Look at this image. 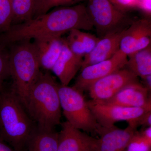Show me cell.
<instances>
[{"instance_id": "obj_1", "label": "cell", "mask_w": 151, "mask_h": 151, "mask_svg": "<svg viewBox=\"0 0 151 151\" xmlns=\"http://www.w3.org/2000/svg\"><path fill=\"white\" fill-rule=\"evenodd\" d=\"M93 28L84 4L61 6L12 26L8 31L0 35V44L4 46L32 39L61 37L73 29L88 31Z\"/></svg>"}, {"instance_id": "obj_2", "label": "cell", "mask_w": 151, "mask_h": 151, "mask_svg": "<svg viewBox=\"0 0 151 151\" xmlns=\"http://www.w3.org/2000/svg\"><path fill=\"white\" fill-rule=\"evenodd\" d=\"M37 126L12 88L0 92V139L17 151H27Z\"/></svg>"}, {"instance_id": "obj_3", "label": "cell", "mask_w": 151, "mask_h": 151, "mask_svg": "<svg viewBox=\"0 0 151 151\" xmlns=\"http://www.w3.org/2000/svg\"><path fill=\"white\" fill-rule=\"evenodd\" d=\"M26 110L40 129H54L60 123L58 84L49 71H41L29 92Z\"/></svg>"}, {"instance_id": "obj_4", "label": "cell", "mask_w": 151, "mask_h": 151, "mask_svg": "<svg viewBox=\"0 0 151 151\" xmlns=\"http://www.w3.org/2000/svg\"><path fill=\"white\" fill-rule=\"evenodd\" d=\"M14 43L9 52L12 88L26 109L29 92L39 76L40 68L32 42L24 40Z\"/></svg>"}, {"instance_id": "obj_5", "label": "cell", "mask_w": 151, "mask_h": 151, "mask_svg": "<svg viewBox=\"0 0 151 151\" xmlns=\"http://www.w3.org/2000/svg\"><path fill=\"white\" fill-rule=\"evenodd\" d=\"M58 93L67 122L81 131L97 133L101 126L89 108L83 92L73 87L58 84Z\"/></svg>"}, {"instance_id": "obj_6", "label": "cell", "mask_w": 151, "mask_h": 151, "mask_svg": "<svg viewBox=\"0 0 151 151\" xmlns=\"http://www.w3.org/2000/svg\"><path fill=\"white\" fill-rule=\"evenodd\" d=\"M87 13L100 38L126 28L130 24L126 13L109 0H88Z\"/></svg>"}, {"instance_id": "obj_7", "label": "cell", "mask_w": 151, "mask_h": 151, "mask_svg": "<svg viewBox=\"0 0 151 151\" xmlns=\"http://www.w3.org/2000/svg\"><path fill=\"white\" fill-rule=\"evenodd\" d=\"M87 104L97 123L105 128L113 127L120 121H126L129 126L137 129L143 115L151 111L147 108H128L92 100L87 101Z\"/></svg>"}, {"instance_id": "obj_8", "label": "cell", "mask_w": 151, "mask_h": 151, "mask_svg": "<svg viewBox=\"0 0 151 151\" xmlns=\"http://www.w3.org/2000/svg\"><path fill=\"white\" fill-rule=\"evenodd\" d=\"M138 82V77L124 68L97 80L88 91L92 100L103 102L111 99L125 86Z\"/></svg>"}, {"instance_id": "obj_9", "label": "cell", "mask_w": 151, "mask_h": 151, "mask_svg": "<svg viewBox=\"0 0 151 151\" xmlns=\"http://www.w3.org/2000/svg\"><path fill=\"white\" fill-rule=\"evenodd\" d=\"M128 56L120 50L111 58L81 69L73 87L83 92L97 80L126 66Z\"/></svg>"}, {"instance_id": "obj_10", "label": "cell", "mask_w": 151, "mask_h": 151, "mask_svg": "<svg viewBox=\"0 0 151 151\" xmlns=\"http://www.w3.org/2000/svg\"><path fill=\"white\" fill-rule=\"evenodd\" d=\"M151 22L142 19L132 22L125 30L120 50L127 56L151 45Z\"/></svg>"}, {"instance_id": "obj_11", "label": "cell", "mask_w": 151, "mask_h": 151, "mask_svg": "<svg viewBox=\"0 0 151 151\" xmlns=\"http://www.w3.org/2000/svg\"><path fill=\"white\" fill-rule=\"evenodd\" d=\"M97 139L73 127L68 122L61 124L57 151H90L97 149Z\"/></svg>"}, {"instance_id": "obj_12", "label": "cell", "mask_w": 151, "mask_h": 151, "mask_svg": "<svg viewBox=\"0 0 151 151\" xmlns=\"http://www.w3.org/2000/svg\"><path fill=\"white\" fill-rule=\"evenodd\" d=\"M149 92L142 84L138 82L125 86L111 99L103 102L128 108L151 109Z\"/></svg>"}, {"instance_id": "obj_13", "label": "cell", "mask_w": 151, "mask_h": 151, "mask_svg": "<svg viewBox=\"0 0 151 151\" xmlns=\"http://www.w3.org/2000/svg\"><path fill=\"white\" fill-rule=\"evenodd\" d=\"M136 129L128 126L126 129H119L114 125L109 128L100 127L97 132L98 151H124Z\"/></svg>"}, {"instance_id": "obj_14", "label": "cell", "mask_w": 151, "mask_h": 151, "mask_svg": "<svg viewBox=\"0 0 151 151\" xmlns=\"http://www.w3.org/2000/svg\"><path fill=\"white\" fill-rule=\"evenodd\" d=\"M126 28L100 38L94 49L83 58L81 69L111 58L120 50V42Z\"/></svg>"}, {"instance_id": "obj_15", "label": "cell", "mask_w": 151, "mask_h": 151, "mask_svg": "<svg viewBox=\"0 0 151 151\" xmlns=\"http://www.w3.org/2000/svg\"><path fill=\"white\" fill-rule=\"evenodd\" d=\"M64 39L47 37L34 39L32 42L40 68L51 70L62 51Z\"/></svg>"}, {"instance_id": "obj_16", "label": "cell", "mask_w": 151, "mask_h": 151, "mask_svg": "<svg viewBox=\"0 0 151 151\" xmlns=\"http://www.w3.org/2000/svg\"><path fill=\"white\" fill-rule=\"evenodd\" d=\"M83 58L72 52L64 39L62 51L51 70L59 79L61 85L68 86L81 69Z\"/></svg>"}, {"instance_id": "obj_17", "label": "cell", "mask_w": 151, "mask_h": 151, "mask_svg": "<svg viewBox=\"0 0 151 151\" xmlns=\"http://www.w3.org/2000/svg\"><path fill=\"white\" fill-rule=\"evenodd\" d=\"M58 133L54 129L36 128L30 137L27 151H57Z\"/></svg>"}, {"instance_id": "obj_18", "label": "cell", "mask_w": 151, "mask_h": 151, "mask_svg": "<svg viewBox=\"0 0 151 151\" xmlns=\"http://www.w3.org/2000/svg\"><path fill=\"white\" fill-rule=\"evenodd\" d=\"M126 66L137 77L142 78L151 74V46L128 55Z\"/></svg>"}, {"instance_id": "obj_19", "label": "cell", "mask_w": 151, "mask_h": 151, "mask_svg": "<svg viewBox=\"0 0 151 151\" xmlns=\"http://www.w3.org/2000/svg\"><path fill=\"white\" fill-rule=\"evenodd\" d=\"M39 2V0H12V26L28 21L35 17Z\"/></svg>"}, {"instance_id": "obj_20", "label": "cell", "mask_w": 151, "mask_h": 151, "mask_svg": "<svg viewBox=\"0 0 151 151\" xmlns=\"http://www.w3.org/2000/svg\"><path fill=\"white\" fill-rule=\"evenodd\" d=\"M12 18V0H0V35L9 29Z\"/></svg>"}, {"instance_id": "obj_21", "label": "cell", "mask_w": 151, "mask_h": 151, "mask_svg": "<svg viewBox=\"0 0 151 151\" xmlns=\"http://www.w3.org/2000/svg\"><path fill=\"white\" fill-rule=\"evenodd\" d=\"M84 1L86 0H39L35 17L46 13L54 7L75 5Z\"/></svg>"}, {"instance_id": "obj_22", "label": "cell", "mask_w": 151, "mask_h": 151, "mask_svg": "<svg viewBox=\"0 0 151 151\" xmlns=\"http://www.w3.org/2000/svg\"><path fill=\"white\" fill-rule=\"evenodd\" d=\"M151 144L142 137L139 132H136L124 151H150Z\"/></svg>"}, {"instance_id": "obj_23", "label": "cell", "mask_w": 151, "mask_h": 151, "mask_svg": "<svg viewBox=\"0 0 151 151\" xmlns=\"http://www.w3.org/2000/svg\"><path fill=\"white\" fill-rule=\"evenodd\" d=\"M72 31L84 45L86 55L92 51L100 39V38L97 37L93 35L84 32L81 30L74 29Z\"/></svg>"}, {"instance_id": "obj_24", "label": "cell", "mask_w": 151, "mask_h": 151, "mask_svg": "<svg viewBox=\"0 0 151 151\" xmlns=\"http://www.w3.org/2000/svg\"><path fill=\"white\" fill-rule=\"evenodd\" d=\"M3 46H0V92L4 89L3 84L10 76L9 54L4 51Z\"/></svg>"}, {"instance_id": "obj_25", "label": "cell", "mask_w": 151, "mask_h": 151, "mask_svg": "<svg viewBox=\"0 0 151 151\" xmlns=\"http://www.w3.org/2000/svg\"><path fill=\"white\" fill-rule=\"evenodd\" d=\"M68 33L69 35L65 39L68 46L74 54L84 58L86 51L83 44L72 30Z\"/></svg>"}, {"instance_id": "obj_26", "label": "cell", "mask_w": 151, "mask_h": 151, "mask_svg": "<svg viewBox=\"0 0 151 151\" xmlns=\"http://www.w3.org/2000/svg\"><path fill=\"white\" fill-rule=\"evenodd\" d=\"M113 5L122 12H126L131 9L137 7V0H109Z\"/></svg>"}, {"instance_id": "obj_27", "label": "cell", "mask_w": 151, "mask_h": 151, "mask_svg": "<svg viewBox=\"0 0 151 151\" xmlns=\"http://www.w3.org/2000/svg\"><path fill=\"white\" fill-rule=\"evenodd\" d=\"M145 128L151 127V111H148L143 115L139 122V126Z\"/></svg>"}, {"instance_id": "obj_28", "label": "cell", "mask_w": 151, "mask_h": 151, "mask_svg": "<svg viewBox=\"0 0 151 151\" xmlns=\"http://www.w3.org/2000/svg\"><path fill=\"white\" fill-rule=\"evenodd\" d=\"M137 7L149 14L151 13V0H137Z\"/></svg>"}, {"instance_id": "obj_29", "label": "cell", "mask_w": 151, "mask_h": 151, "mask_svg": "<svg viewBox=\"0 0 151 151\" xmlns=\"http://www.w3.org/2000/svg\"><path fill=\"white\" fill-rule=\"evenodd\" d=\"M139 133L144 139L151 144V127L145 128Z\"/></svg>"}, {"instance_id": "obj_30", "label": "cell", "mask_w": 151, "mask_h": 151, "mask_svg": "<svg viewBox=\"0 0 151 151\" xmlns=\"http://www.w3.org/2000/svg\"><path fill=\"white\" fill-rule=\"evenodd\" d=\"M0 151H17L4 141L0 139Z\"/></svg>"}, {"instance_id": "obj_31", "label": "cell", "mask_w": 151, "mask_h": 151, "mask_svg": "<svg viewBox=\"0 0 151 151\" xmlns=\"http://www.w3.org/2000/svg\"><path fill=\"white\" fill-rule=\"evenodd\" d=\"M143 80L144 85H143L150 92L151 89V74L145 77L142 78Z\"/></svg>"}, {"instance_id": "obj_32", "label": "cell", "mask_w": 151, "mask_h": 151, "mask_svg": "<svg viewBox=\"0 0 151 151\" xmlns=\"http://www.w3.org/2000/svg\"><path fill=\"white\" fill-rule=\"evenodd\" d=\"M90 151H97V149H96V150H93Z\"/></svg>"}, {"instance_id": "obj_33", "label": "cell", "mask_w": 151, "mask_h": 151, "mask_svg": "<svg viewBox=\"0 0 151 151\" xmlns=\"http://www.w3.org/2000/svg\"></svg>"}]
</instances>
